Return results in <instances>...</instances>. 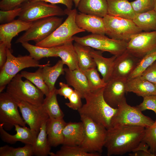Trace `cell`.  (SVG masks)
Returning <instances> with one entry per match:
<instances>
[{
    "label": "cell",
    "mask_w": 156,
    "mask_h": 156,
    "mask_svg": "<svg viewBox=\"0 0 156 156\" xmlns=\"http://www.w3.org/2000/svg\"><path fill=\"white\" fill-rule=\"evenodd\" d=\"M145 128L129 125L111 127L107 129L104 146L108 156L132 152L141 142Z\"/></svg>",
    "instance_id": "obj_1"
},
{
    "label": "cell",
    "mask_w": 156,
    "mask_h": 156,
    "mask_svg": "<svg viewBox=\"0 0 156 156\" xmlns=\"http://www.w3.org/2000/svg\"><path fill=\"white\" fill-rule=\"evenodd\" d=\"M104 88L86 94L84 97L86 103L77 111L80 116H86L108 129L111 127V120L117 108L112 107L105 100Z\"/></svg>",
    "instance_id": "obj_2"
},
{
    "label": "cell",
    "mask_w": 156,
    "mask_h": 156,
    "mask_svg": "<svg viewBox=\"0 0 156 156\" xmlns=\"http://www.w3.org/2000/svg\"><path fill=\"white\" fill-rule=\"evenodd\" d=\"M67 17L65 21L49 36L36 45L44 47H52L63 45L73 39L74 36L85 31L79 28L75 22L77 14L76 8L64 10Z\"/></svg>",
    "instance_id": "obj_3"
},
{
    "label": "cell",
    "mask_w": 156,
    "mask_h": 156,
    "mask_svg": "<svg viewBox=\"0 0 156 156\" xmlns=\"http://www.w3.org/2000/svg\"><path fill=\"white\" fill-rule=\"evenodd\" d=\"M21 74H17L6 86V92L18 103L25 101L37 106L42 105L43 92L27 79L23 81Z\"/></svg>",
    "instance_id": "obj_4"
},
{
    "label": "cell",
    "mask_w": 156,
    "mask_h": 156,
    "mask_svg": "<svg viewBox=\"0 0 156 156\" xmlns=\"http://www.w3.org/2000/svg\"><path fill=\"white\" fill-rule=\"evenodd\" d=\"M7 59L4 65L0 69V92H3L8 84L18 72L29 67H44L48 63L40 64L29 55L14 56L11 50L7 48Z\"/></svg>",
    "instance_id": "obj_5"
},
{
    "label": "cell",
    "mask_w": 156,
    "mask_h": 156,
    "mask_svg": "<svg viewBox=\"0 0 156 156\" xmlns=\"http://www.w3.org/2000/svg\"><path fill=\"white\" fill-rule=\"evenodd\" d=\"M80 116L84 129L83 139L80 146L89 153H102L104 146L107 129L103 125L86 116Z\"/></svg>",
    "instance_id": "obj_6"
},
{
    "label": "cell",
    "mask_w": 156,
    "mask_h": 156,
    "mask_svg": "<svg viewBox=\"0 0 156 156\" xmlns=\"http://www.w3.org/2000/svg\"><path fill=\"white\" fill-rule=\"evenodd\" d=\"M155 121L143 114L136 106H131L125 98L118 105L116 112L112 117L111 127L122 125L140 126L145 128L152 126Z\"/></svg>",
    "instance_id": "obj_7"
},
{
    "label": "cell",
    "mask_w": 156,
    "mask_h": 156,
    "mask_svg": "<svg viewBox=\"0 0 156 156\" xmlns=\"http://www.w3.org/2000/svg\"><path fill=\"white\" fill-rule=\"evenodd\" d=\"M21 7V10L18 19L26 22H33L49 17L66 15L64 10L60 7L42 1H28Z\"/></svg>",
    "instance_id": "obj_8"
},
{
    "label": "cell",
    "mask_w": 156,
    "mask_h": 156,
    "mask_svg": "<svg viewBox=\"0 0 156 156\" xmlns=\"http://www.w3.org/2000/svg\"><path fill=\"white\" fill-rule=\"evenodd\" d=\"M103 18L105 34L112 39L128 42L132 35L142 31L132 20L108 14Z\"/></svg>",
    "instance_id": "obj_9"
},
{
    "label": "cell",
    "mask_w": 156,
    "mask_h": 156,
    "mask_svg": "<svg viewBox=\"0 0 156 156\" xmlns=\"http://www.w3.org/2000/svg\"><path fill=\"white\" fill-rule=\"evenodd\" d=\"M62 18L51 16L33 22L31 26L16 41L22 43L33 41L36 43L44 40L49 36L63 23Z\"/></svg>",
    "instance_id": "obj_10"
},
{
    "label": "cell",
    "mask_w": 156,
    "mask_h": 156,
    "mask_svg": "<svg viewBox=\"0 0 156 156\" xmlns=\"http://www.w3.org/2000/svg\"><path fill=\"white\" fill-rule=\"evenodd\" d=\"M74 41L92 48L107 51L117 57L126 49L127 42L114 40L105 35L92 34L82 37L73 36Z\"/></svg>",
    "instance_id": "obj_11"
},
{
    "label": "cell",
    "mask_w": 156,
    "mask_h": 156,
    "mask_svg": "<svg viewBox=\"0 0 156 156\" xmlns=\"http://www.w3.org/2000/svg\"><path fill=\"white\" fill-rule=\"evenodd\" d=\"M18 103L8 93L0 94V124L6 130H11L15 125L26 126V123L20 116Z\"/></svg>",
    "instance_id": "obj_12"
},
{
    "label": "cell",
    "mask_w": 156,
    "mask_h": 156,
    "mask_svg": "<svg viewBox=\"0 0 156 156\" xmlns=\"http://www.w3.org/2000/svg\"><path fill=\"white\" fill-rule=\"evenodd\" d=\"M127 50L140 59L156 51V31L132 35L127 43Z\"/></svg>",
    "instance_id": "obj_13"
},
{
    "label": "cell",
    "mask_w": 156,
    "mask_h": 156,
    "mask_svg": "<svg viewBox=\"0 0 156 156\" xmlns=\"http://www.w3.org/2000/svg\"><path fill=\"white\" fill-rule=\"evenodd\" d=\"M18 104L25 123L31 129L39 132L42 124L49 118L42 105L37 106L23 101Z\"/></svg>",
    "instance_id": "obj_14"
},
{
    "label": "cell",
    "mask_w": 156,
    "mask_h": 156,
    "mask_svg": "<svg viewBox=\"0 0 156 156\" xmlns=\"http://www.w3.org/2000/svg\"><path fill=\"white\" fill-rule=\"evenodd\" d=\"M140 60L126 49L116 57L111 78L127 80Z\"/></svg>",
    "instance_id": "obj_15"
},
{
    "label": "cell",
    "mask_w": 156,
    "mask_h": 156,
    "mask_svg": "<svg viewBox=\"0 0 156 156\" xmlns=\"http://www.w3.org/2000/svg\"><path fill=\"white\" fill-rule=\"evenodd\" d=\"M127 80L111 78L104 88V98L112 107L117 108L118 104L125 98Z\"/></svg>",
    "instance_id": "obj_16"
},
{
    "label": "cell",
    "mask_w": 156,
    "mask_h": 156,
    "mask_svg": "<svg viewBox=\"0 0 156 156\" xmlns=\"http://www.w3.org/2000/svg\"><path fill=\"white\" fill-rule=\"evenodd\" d=\"M16 133L12 135L6 132L0 124V136L4 142L13 144L18 141L21 142L25 144L32 145L34 142L39 132L25 127H22L18 125L14 126Z\"/></svg>",
    "instance_id": "obj_17"
},
{
    "label": "cell",
    "mask_w": 156,
    "mask_h": 156,
    "mask_svg": "<svg viewBox=\"0 0 156 156\" xmlns=\"http://www.w3.org/2000/svg\"><path fill=\"white\" fill-rule=\"evenodd\" d=\"M32 23L33 22H26L18 19L9 23L0 24V42L4 43L11 50L13 38L21 32L27 30Z\"/></svg>",
    "instance_id": "obj_18"
},
{
    "label": "cell",
    "mask_w": 156,
    "mask_h": 156,
    "mask_svg": "<svg viewBox=\"0 0 156 156\" xmlns=\"http://www.w3.org/2000/svg\"><path fill=\"white\" fill-rule=\"evenodd\" d=\"M75 22L79 28L92 34H105L103 18L80 12L76 15Z\"/></svg>",
    "instance_id": "obj_19"
},
{
    "label": "cell",
    "mask_w": 156,
    "mask_h": 156,
    "mask_svg": "<svg viewBox=\"0 0 156 156\" xmlns=\"http://www.w3.org/2000/svg\"><path fill=\"white\" fill-rule=\"evenodd\" d=\"M64 70L67 83L79 92L84 99V96L91 91L88 80L83 71L79 68L74 70L64 68Z\"/></svg>",
    "instance_id": "obj_20"
},
{
    "label": "cell",
    "mask_w": 156,
    "mask_h": 156,
    "mask_svg": "<svg viewBox=\"0 0 156 156\" xmlns=\"http://www.w3.org/2000/svg\"><path fill=\"white\" fill-rule=\"evenodd\" d=\"M62 144L69 146H80L84 136L83 126L82 122L67 123L63 131Z\"/></svg>",
    "instance_id": "obj_21"
},
{
    "label": "cell",
    "mask_w": 156,
    "mask_h": 156,
    "mask_svg": "<svg viewBox=\"0 0 156 156\" xmlns=\"http://www.w3.org/2000/svg\"><path fill=\"white\" fill-rule=\"evenodd\" d=\"M103 52L101 51L95 50L92 48L90 51L98 71L101 74L103 79L107 83L111 78L117 57L113 55L111 57L105 58L103 56Z\"/></svg>",
    "instance_id": "obj_22"
},
{
    "label": "cell",
    "mask_w": 156,
    "mask_h": 156,
    "mask_svg": "<svg viewBox=\"0 0 156 156\" xmlns=\"http://www.w3.org/2000/svg\"><path fill=\"white\" fill-rule=\"evenodd\" d=\"M126 89L127 92H133L143 97L156 95V85L142 79L140 76L127 79Z\"/></svg>",
    "instance_id": "obj_23"
},
{
    "label": "cell",
    "mask_w": 156,
    "mask_h": 156,
    "mask_svg": "<svg viewBox=\"0 0 156 156\" xmlns=\"http://www.w3.org/2000/svg\"><path fill=\"white\" fill-rule=\"evenodd\" d=\"M63 118H49L46 123L47 139L51 146L56 147L63 144V131L66 124Z\"/></svg>",
    "instance_id": "obj_24"
},
{
    "label": "cell",
    "mask_w": 156,
    "mask_h": 156,
    "mask_svg": "<svg viewBox=\"0 0 156 156\" xmlns=\"http://www.w3.org/2000/svg\"><path fill=\"white\" fill-rule=\"evenodd\" d=\"M107 14L132 20L135 14L128 0H107Z\"/></svg>",
    "instance_id": "obj_25"
},
{
    "label": "cell",
    "mask_w": 156,
    "mask_h": 156,
    "mask_svg": "<svg viewBox=\"0 0 156 156\" xmlns=\"http://www.w3.org/2000/svg\"><path fill=\"white\" fill-rule=\"evenodd\" d=\"M73 38L63 45L55 47L57 57L71 70L79 68L77 55L73 43Z\"/></svg>",
    "instance_id": "obj_26"
},
{
    "label": "cell",
    "mask_w": 156,
    "mask_h": 156,
    "mask_svg": "<svg viewBox=\"0 0 156 156\" xmlns=\"http://www.w3.org/2000/svg\"><path fill=\"white\" fill-rule=\"evenodd\" d=\"M77 8L81 13L101 18L107 14V0H81Z\"/></svg>",
    "instance_id": "obj_27"
},
{
    "label": "cell",
    "mask_w": 156,
    "mask_h": 156,
    "mask_svg": "<svg viewBox=\"0 0 156 156\" xmlns=\"http://www.w3.org/2000/svg\"><path fill=\"white\" fill-rule=\"evenodd\" d=\"M50 62L42 68V74L44 80L48 87L50 92L55 87V84L58 78L61 75L65 74L64 65L62 60H58L54 66H51Z\"/></svg>",
    "instance_id": "obj_28"
},
{
    "label": "cell",
    "mask_w": 156,
    "mask_h": 156,
    "mask_svg": "<svg viewBox=\"0 0 156 156\" xmlns=\"http://www.w3.org/2000/svg\"><path fill=\"white\" fill-rule=\"evenodd\" d=\"M47 121L42 124L36 140L32 145L34 155L47 156L50 152L51 146L48 140L46 131Z\"/></svg>",
    "instance_id": "obj_29"
},
{
    "label": "cell",
    "mask_w": 156,
    "mask_h": 156,
    "mask_svg": "<svg viewBox=\"0 0 156 156\" xmlns=\"http://www.w3.org/2000/svg\"><path fill=\"white\" fill-rule=\"evenodd\" d=\"M132 21L142 31H156V11L154 10L135 14Z\"/></svg>",
    "instance_id": "obj_30"
},
{
    "label": "cell",
    "mask_w": 156,
    "mask_h": 156,
    "mask_svg": "<svg viewBox=\"0 0 156 156\" xmlns=\"http://www.w3.org/2000/svg\"><path fill=\"white\" fill-rule=\"evenodd\" d=\"M56 89L55 88L46 96L42 106L49 118H63L64 115L58 104Z\"/></svg>",
    "instance_id": "obj_31"
},
{
    "label": "cell",
    "mask_w": 156,
    "mask_h": 156,
    "mask_svg": "<svg viewBox=\"0 0 156 156\" xmlns=\"http://www.w3.org/2000/svg\"><path fill=\"white\" fill-rule=\"evenodd\" d=\"M74 45L77 54L79 68L82 70L96 68L90 51L91 48L75 42Z\"/></svg>",
    "instance_id": "obj_32"
},
{
    "label": "cell",
    "mask_w": 156,
    "mask_h": 156,
    "mask_svg": "<svg viewBox=\"0 0 156 156\" xmlns=\"http://www.w3.org/2000/svg\"><path fill=\"white\" fill-rule=\"evenodd\" d=\"M22 46L29 53V55L36 60L38 61L45 57H57L55 47H44L33 45L28 42L21 43Z\"/></svg>",
    "instance_id": "obj_33"
},
{
    "label": "cell",
    "mask_w": 156,
    "mask_h": 156,
    "mask_svg": "<svg viewBox=\"0 0 156 156\" xmlns=\"http://www.w3.org/2000/svg\"><path fill=\"white\" fill-rule=\"evenodd\" d=\"M42 67H39L34 72L24 71H22L20 74L23 77L25 78L31 82L39 89L46 96L49 94L50 91L42 76Z\"/></svg>",
    "instance_id": "obj_34"
},
{
    "label": "cell",
    "mask_w": 156,
    "mask_h": 156,
    "mask_svg": "<svg viewBox=\"0 0 156 156\" xmlns=\"http://www.w3.org/2000/svg\"><path fill=\"white\" fill-rule=\"evenodd\" d=\"M51 156H100L101 153H89L80 146H69L63 145L55 153L50 152Z\"/></svg>",
    "instance_id": "obj_35"
},
{
    "label": "cell",
    "mask_w": 156,
    "mask_h": 156,
    "mask_svg": "<svg viewBox=\"0 0 156 156\" xmlns=\"http://www.w3.org/2000/svg\"><path fill=\"white\" fill-rule=\"evenodd\" d=\"M34 155L32 145L25 144L22 147L14 148L8 145L0 148V156H31Z\"/></svg>",
    "instance_id": "obj_36"
},
{
    "label": "cell",
    "mask_w": 156,
    "mask_h": 156,
    "mask_svg": "<svg viewBox=\"0 0 156 156\" xmlns=\"http://www.w3.org/2000/svg\"><path fill=\"white\" fill-rule=\"evenodd\" d=\"M83 71L88 80L91 91L103 88L106 85L107 83L100 78L96 68Z\"/></svg>",
    "instance_id": "obj_37"
},
{
    "label": "cell",
    "mask_w": 156,
    "mask_h": 156,
    "mask_svg": "<svg viewBox=\"0 0 156 156\" xmlns=\"http://www.w3.org/2000/svg\"><path fill=\"white\" fill-rule=\"evenodd\" d=\"M156 61V51L140 59L135 69L128 78L130 79L140 76L149 66Z\"/></svg>",
    "instance_id": "obj_38"
},
{
    "label": "cell",
    "mask_w": 156,
    "mask_h": 156,
    "mask_svg": "<svg viewBox=\"0 0 156 156\" xmlns=\"http://www.w3.org/2000/svg\"><path fill=\"white\" fill-rule=\"evenodd\" d=\"M149 146V151L154 156H156V124L145 128L142 141Z\"/></svg>",
    "instance_id": "obj_39"
},
{
    "label": "cell",
    "mask_w": 156,
    "mask_h": 156,
    "mask_svg": "<svg viewBox=\"0 0 156 156\" xmlns=\"http://www.w3.org/2000/svg\"><path fill=\"white\" fill-rule=\"evenodd\" d=\"M131 3L135 14L154 10V0H135Z\"/></svg>",
    "instance_id": "obj_40"
},
{
    "label": "cell",
    "mask_w": 156,
    "mask_h": 156,
    "mask_svg": "<svg viewBox=\"0 0 156 156\" xmlns=\"http://www.w3.org/2000/svg\"><path fill=\"white\" fill-rule=\"evenodd\" d=\"M21 10L20 6L14 9L8 10L0 11V23L1 24L10 23L18 16Z\"/></svg>",
    "instance_id": "obj_41"
},
{
    "label": "cell",
    "mask_w": 156,
    "mask_h": 156,
    "mask_svg": "<svg viewBox=\"0 0 156 156\" xmlns=\"http://www.w3.org/2000/svg\"><path fill=\"white\" fill-rule=\"evenodd\" d=\"M142 103L137 107L141 112L146 110H150L156 112V95H151L143 97Z\"/></svg>",
    "instance_id": "obj_42"
},
{
    "label": "cell",
    "mask_w": 156,
    "mask_h": 156,
    "mask_svg": "<svg viewBox=\"0 0 156 156\" xmlns=\"http://www.w3.org/2000/svg\"><path fill=\"white\" fill-rule=\"evenodd\" d=\"M81 98L82 97L80 93L74 89L73 92L68 98L69 102L65 103V104L73 109L78 110L82 105Z\"/></svg>",
    "instance_id": "obj_43"
},
{
    "label": "cell",
    "mask_w": 156,
    "mask_h": 156,
    "mask_svg": "<svg viewBox=\"0 0 156 156\" xmlns=\"http://www.w3.org/2000/svg\"><path fill=\"white\" fill-rule=\"evenodd\" d=\"M142 78L156 85V61L140 75Z\"/></svg>",
    "instance_id": "obj_44"
},
{
    "label": "cell",
    "mask_w": 156,
    "mask_h": 156,
    "mask_svg": "<svg viewBox=\"0 0 156 156\" xmlns=\"http://www.w3.org/2000/svg\"><path fill=\"white\" fill-rule=\"evenodd\" d=\"M29 0H1L0 2L1 10H8L20 7Z\"/></svg>",
    "instance_id": "obj_45"
},
{
    "label": "cell",
    "mask_w": 156,
    "mask_h": 156,
    "mask_svg": "<svg viewBox=\"0 0 156 156\" xmlns=\"http://www.w3.org/2000/svg\"><path fill=\"white\" fill-rule=\"evenodd\" d=\"M59 86L60 88L56 89L57 94L63 96L66 99H68L73 92L74 89L70 87L67 83L62 82H59Z\"/></svg>",
    "instance_id": "obj_46"
},
{
    "label": "cell",
    "mask_w": 156,
    "mask_h": 156,
    "mask_svg": "<svg viewBox=\"0 0 156 156\" xmlns=\"http://www.w3.org/2000/svg\"><path fill=\"white\" fill-rule=\"evenodd\" d=\"M29 1H42L53 4H61L65 5L66 7V8L69 9H72L73 3V0H29Z\"/></svg>",
    "instance_id": "obj_47"
},
{
    "label": "cell",
    "mask_w": 156,
    "mask_h": 156,
    "mask_svg": "<svg viewBox=\"0 0 156 156\" xmlns=\"http://www.w3.org/2000/svg\"><path fill=\"white\" fill-rule=\"evenodd\" d=\"M7 48L4 43L0 42V69L3 67L7 60Z\"/></svg>",
    "instance_id": "obj_48"
},
{
    "label": "cell",
    "mask_w": 156,
    "mask_h": 156,
    "mask_svg": "<svg viewBox=\"0 0 156 156\" xmlns=\"http://www.w3.org/2000/svg\"><path fill=\"white\" fill-rule=\"evenodd\" d=\"M140 151L150 152L149 151V146L146 143L142 141L140 143L132 152L134 153Z\"/></svg>",
    "instance_id": "obj_49"
},
{
    "label": "cell",
    "mask_w": 156,
    "mask_h": 156,
    "mask_svg": "<svg viewBox=\"0 0 156 156\" xmlns=\"http://www.w3.org/2000/svg\"><path fill=\"white\" fill-rule=\"evenodd\" d=\"M131 156H154L150 152L145 151H140L132 153L129 154Z\"/></svg>",
    "instance_id": "obj_50"
},
{
    "label": "cell",
    "mask_w": 156,
    "mask_h": 156,
    "mask_svg": "<svg viewBox=\"0 0 156 156\" xmlns=\"http://www.w3.org/2000/svg\"><path fill=\"white\" fill-rule=\"evenodd\" d=\"M73 2L74 3L75 7L77 8L79 2L81 0H73Z\"/></svg>",
    "instance_id": "obj_51"
},
{
    "label": "cell",
    "mask_w": 156,
    "mask_h": 156,
    "mask_svg": "<svg viewBox=\"0 0 156 156\" xmlns=\"http://www.w3.org/2000/svg\"><path fill=\"white\" fill-rule=\"evenodd\" d=\"M154 0V10L156 11V0Z\"/></svg>",
    "instance_id": "obj_52"
},
{
    "label": "cell",
    "mask_w": 156,
    "mask_h": 156,
    "mask_svg": "<svg viewBox=\"0 0 156 156\" xmlns=\"http://www.w3.org/2000/svg\"><path fill=\"white\" fill-rule=\"evenodd\" d=\"M156 115V112L155 113ZM154 124H156V119L155 121V122Z\"/></svg>",
    "instance_id": "obj_53"
}]
</instances>
